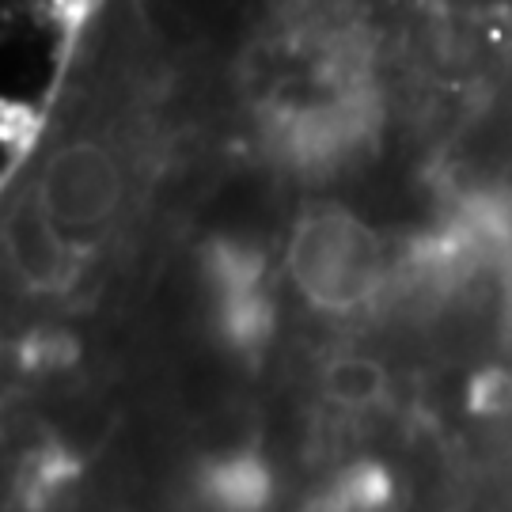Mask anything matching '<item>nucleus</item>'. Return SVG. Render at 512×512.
<instances>
[{"instance_id":"f257e3e1","label":"nucleus","mask_w":512,"mask_h":512,"mask_svg":"<svg viewBox=\"0 0 512 512\" xmlns=\"http://www.w3.org/2000/svg\"><path fill=\"white\" fill-rule=\"evenodd\" d=\"M285 274L319 315H357L387 285V251L372 224L338 202L308 205L285 239Z\"/></svg>"},{"instance_id":"f03ea898","label":"nucleus","mask_w":512,"mask_h":512,"mask_svg":"<svg viewBox=\"0 0 512 512\" xmlns=\"http://www.w3.org/2000/svg\"><path fill=\"white\" fill-rule=\"evenodd\" d=\"M35 186L50 217L73 239L92 236L103 224H110L126 198V175L118 156L88 137L57 145L42 164Z\"/></svg>"},{"instance_id":"7ed1b4c3","label":"nucleus","mask_w":512,"mask_h":512,"mask_svg":"<svg viewBox=\"0 0 512 512\" xmlns=\"http://www.w3.org/2000/svg\"><path fill=\"white\" fill-rule=\"evenodd\" d=\"M202 285L217 330L232 346H258L274 323V300L258 251L236 239H213L202 251Z\"/></svg>"},{"instance_id":"20e7f679","label":"nucleus","mask_w":512,"mask_h":512,"mask_svg":"<svg viewBox=\"0 0 512 512\" xmlns=\"http://www.w3.org/2000/svg\"><path fill=\"white\" fill-rule=\"evenodd\" d=\"M4 251L16 281L35 296H61L73 289L80 262L76 239L50 217L38 186L19 190L4 213Z\"/></svg>"},{"instance_id":"39448f33","label":"nucleus","mask_w":512,"mask_h":512,"mask_svg":"<svg viewBox=\"0 0 512 512\" xmlns=\"http://www.w3.org/2000/svg\"><path fill=\"white\" fill-rule=\"evenodd\" d=\"M323 395L342 410H372L387 395V368L368 353H338L323 365Z\"/></svg>"},{"instance_id":"423d86ee","label":"nucleus","mask_w":512,"mask_h":512,"mask_svg":"<svg viewBox=\"0 0 512 512\" xmlns=\"http://www.w3.org/2000/svg\"><path fill=\"white\" fill-rule=\"evenodd\" d=\"M501 323L512 334V262L505 266V277H501Z\"/></svg>"}]
</instances>
